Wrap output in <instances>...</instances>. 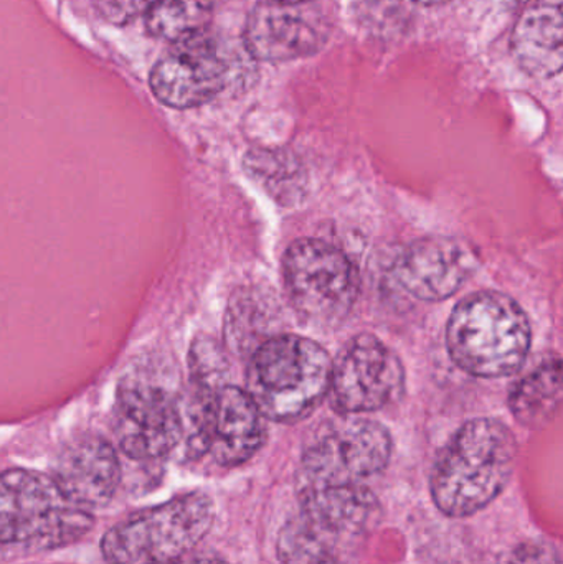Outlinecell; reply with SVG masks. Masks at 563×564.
<instances>
[{"mask_svg":"<svg viewBox=\"0 0 563 564\" xmlns=\"http://www.w3.org/2000/svg\"><path fill=\"white\" fill-rule=\"evenodd\" d=\"M518 443L501 421L478 417L459 427L432 473L436 507L450 517L475 516L508 486Z\"/></svg>","mask_w":563,"mask_h":564,"instance_id":"obj_1","label":"cell"},{"mask_svg":"<svg viewBox=\"0 0 563 564\" xmlns=\"http://www.w3.org/2000/svg\"><path fill=\"white\" fill-rule=\"evenodd\" d=\"M379 513V502L366 487H300L296 513L278 535V563L343 564Z\"/></svg>","mask_w":563,"mask_h":564,"instance_id":"obj_2","label":"cell"},{"mask_svg":"<svg viewBox=\"0 0 563 564\" xmlns=\"http://www.w3.org/2000/svg\"><path fill=\"white\" fill-rule=\"evenodd\" d=\"M531 341L528 315L502 292L479 291L462 299L446 327L450 357L473 377L516 373L528 358Z\"/></svg>","mask_w":563,"mask_h":564,"instance_id":"obj_3","label":"cell"},{"mask_svg":"<svg viewBox=\"0 0 563 564\" xmlns=\"http://www.w3.org/2000/svg\"><path fill=\"white\" fill-rule=\"evenodd\" d=\"M333 365L317 341L274 335L251 354L247 391L267 420L296 423L329 394Z\"/></svg>","mask_w":563,"mask_h":564,"instance_id":"obj_4","label":"cell"},{"mask_svg":"<svg viewBox=\"0 0 563 564\" xmlns=\"http://www.w3.org/2000/svg\"><path fill=\"white\" fill-rule=\"evenodd\" d=\"M95 525L91 510L68 499L52 476L10 469L0 482V540L32 552L78 542Z\"/></svg>","mask_w":563,"mask_h":564,"instance_id":"obj_5","label":"cell"},{"mask_svg":"<svg viewBox=\"0 0 563 564\" xmlns=\"http://www.w3.org/2000/svg\"><path fill=\"white\" fill-rule=\"evenodd\" d=\"M214 522V500L207 494H182L116 523L102 535V560L154 564L181 558L207 536Z\"/></svg>","mask_w":563,"mask_h":564,"instance_id":"obj_6","label":"cell"},{"mask_svg":"<svg viewBox=\"0 0 563 564\" xmlns=\"http://www.w3.org/2000/svg\"><path fill=\"white\" fill-rule=\"evenodd\" d=\"M392 454L389 431L356 414L326 420L307 437L300 487L360 486L386 469Z\"/></svg>","mask_w":563,"mask_h":564,"instance_id":"obj_7","label":"cell"},{"mask_svg":"<svg viewBox=\"0 0 563 564\" xmlns=\"http://www.w3.org/2000/svg\"><path fill=\"white\" fill-rule=\"evenodd\" d=\"M283 276L291 304L314 327L343 324L359 295V274L344 251L326 241H294L283 258Z\"/></svg>","mask_w":563,"mask_h":564,"instance_id":"obj_8","label":"cell"},{"mask_svg":"<svg viewBox=\"0 0 563 564\" xmlns=\"http://www.w3.org/2000/svg\"><path fill=\"white\" fill-rule=\"evenodd\" d=\"M112 430L129 459L169 456L184 440V406L177 391L151 375L129 373L116 391Z\"/></svg>","mask_w":563,"mask_h":564,"instance_id":"obj_9","label":"cell"},{"mask_svg":"<svg viewBox=\"0 0 563 564\" xmlns=\"http://www.w3.org/2000/svg\"><path fill=\"white\" fill-rule=\"evenodd\" d=\"M403 391L402 361L373 335H357L334 360L329 397L339 414L382 410L399 400Z\"/></svg>","mask_w":563,"mask_h":564,"instance_id":"obj_10","label":"cell"},{"mask_svg":"<svg viewBox=\"0 0 563 564\" xmlns=\"http://www.w3.org/2000/svg\"><path fill=\"white\" fill-rule=\"evenodd\" d=\"M228 63L207 33L174 43L151 72L152 93L162 105L191 109L214 99L225 88Z\"/></svg>","mask_w":563,"mask_h":564,"instance_id":"obj_11","label":"cell"},{"mask_svg":"<svg viewBox=\"0 0 563 564\" xmlns=\"http://www.w3.org/2000/svg\"><path fill=\"white\" fill-rule=\"evenodd\" d=\"M478 268V257L465 241L430 237L413 241L397 254L390 278L413 297L445 301L459 291Z\"/></svg>","mask_w":563,"mask_h":564,"instance_id":"obj_12","label":"cell"},{"mask_svg":"<svg viewBox=\"0 0 563 564\" xmlns=\"http://www.w3.org/2000/svg\"><path fill=\"white\" fill-rule=\"evenodd\" d=\"M326 39V25L306 3H258L245 26V46L260 62H291L314 55Z\"/></svg>","mask_w":563,"mask_h":564,"instance_id":"obj_13","label":"cell"},{"mask_svg":"<svg viewBox=\"0 0 563 564\" xmlns=\"http://www.w3.org/2000/svg\"><path fill=\"white\" fill-rule=\"evenodd\" d=\"M62 492L83 509H101L111 502L121 482V464L109 441L88 434L63 447L53 466Z\"/></svg>","mask_w":563,"mask_h":564,"instance_id":"obj_14","label":"cell"},{"mask_svg":"<svg viewBox=\"0 0 563 564\" xmlns=\"http://www.w3.org/2000/svg\"><path fill=\"white\" fill-rule=\"evenodd\" d=\"M264 420L247 390L227 384L218 393L208 431V454L220 467L250 460L264 443Z\"/></svg>","mask_w":563,"mask_h":564,"instance_id":"obj_15","label":"cell"},{"mask_svg":"<svg viewBox=\"0 0 563 564\" xmlns=\"http://www.w3.org/2000/svg\"><path fill=\"white\" fill-rule=\"evenodd\" d=\"M511 52L532 78L563 72V0H534L526 7L511 35Z\"/></svg>","mask_w":563,"mask_h":564,"instance_id":"obj_16","label":"cell"},{"mask_svg":"<svg viewBox=\"0 0 563 564\" xmlns=\"http://www.w3.org/2000/svg\"><path fill=\"white\" fill-rule=\"evenodd\" d=\"M518 423L541 427L563 410V358H548L522 377L509 394Z\"/></svg>","mask_w":563,"mask_h":564,"instance_id":"obj_17","label":"cell"},{"mask_svg":"<svg viewBox=\"0 0 563 564\" xmlns=\"http://www.w3.org/2000/svg\"><path fill=\"white\" fill-rule=\"evenodd\" d=\"M215 0H152L145 12V29L155 39L177 43L205 33Z\"/></svg>","mask_w":563,"mask_h":564,"instance_id":"obj_18","label":"cell"},{"mask_svg":"<svg viewBox=\"0 0 563 564\" xmlns=\"http://www.w3.org/2000/svg\"><path fill=\"white\" fill-rule=\"evenodd\" d=\"M192 387L220 391L227 387L228 364L224 348L210 337L195 338L188 351Z\"/></svg>","mask_w":563,"mask_h":564,"instance_id":"obj_19","label":"cell"},{"mask_svg":"<svg viewBox=\"0 0 563 564\" xmlns=\"http://www.w3.org/2000/svg\"><path fill=\"white\" fill-rule=\"evenodd\" d=\"M498 564H562L557 552L548 543L526 542L506 553Z\"/></svg>","mask_w":563,"mask_h":564,"instance_id":"obj_20","label":"cell"},{"mask_svg":"<svg viewBox=\"0 0 563 564\" xmlns=\"http://www.w3.org/2000/svg\"><path fill=\"white\" fill-rule=\"evenodd\" d=\"M154 564H230L218 558H205V556H181V558L171 560V562Z\"/></svg>","mask_w":563,"mask_h":564,"instance_id":"obj_21","label":"cell"},{"mask_svg":"<svg viewBox=\"0 0 563 564\" xmlns=\"http://www.w3.org/2000/svg\"><path fill=\"white\" fill-rule=\"evenodd\" d=\"M420 6L433 7V6H443V3L452 2V0H415Z\"/></svg>","mask_w":563,"mask_h":564,"instance_id":"obj_22","label":"cell"},{"mask_svg":"<svg viewBox=\"0 0 563 564\" xmlns=\"http://www.w3.org/2000/svg\"><path fill=\"white\" fill-rule=\"evenodd\" d=\"M278 2H286V3H307L311 0H278Z\"/></svg>","mask_w":563,"mask_h":564,"instance_id":"obj_23","label":"cell"},{"mask_svg":"<svg viewBox=\"0 0 563 564\" xmlns=\"http://www.w3.org/2000/svg\"><path fill=\"white\" fill-rule=\"evenodd\" d=\"M509 2L516 3V6H528L531 0H509Z\"/></svg>","mask_w":563,"mask_h":564,"instance_id":"obj_24","label":"cell"}]
</instances>
